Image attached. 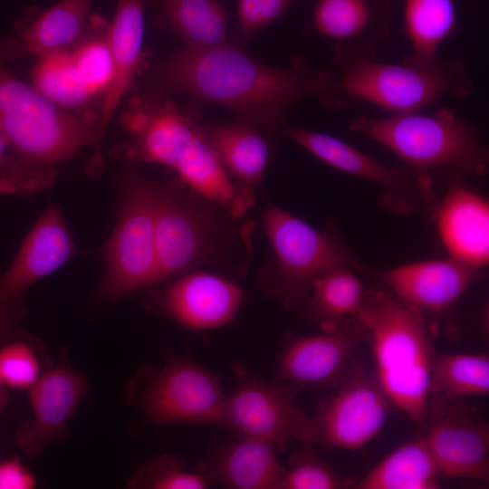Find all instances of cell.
Instances as JSON below:
<instances>
[{"label": "cell", "instance_id": "1", "mask_svg": "<svg viewBox=\"0 0 489 489\" xmlns=\"http://www.w3.org/2000/svg\"><path fill=\"white\" fill-rule=\"evenodd\" d=\"M153 78L164 91L220 104L237 121L270 134L279 133L287 110L304 97L315 96L326 107L343 106L334 73L312 70L302 57L289 67H272L228 43L184 48L162 62Z\"/></svg>", "mask_w": 489, "mask_h": 489}, {"label": "cell", "instance_id": "2", "mask_svg": "<svg viewBox=\"0 0 489 489\" xmlns=\"http://www.w3.org/2000/svg\"><path fill=\"white\" fill-rule=\"evenodd\" d=\"M256 224L177 177L158 182L156 283L193 271L243 277L253 256Z\"/></svg>", "mask_w": 489, "mask_h": 489}, {"label": "cell", "instance_id": "3", "mask_svg": "<svg viewBox=\"0 0 489 489\" xmlns=\"http://www.w3.org/2000/svg\"><path fill=\"white\" fill-rule=\"evenodd\" d=\"M96 125L97 118L53 103L0 61V128L7 141L0 195H34L53 186L57 166L93 145Z\"/></svg>", "mask_w": 489, "mask_h": 489}, {"label": "cell", "instance_id": "4", "mask_svg": "<svg viewBox=\"0 0 489 489\" xmlns=\"http://www.w3.org/2000/svg\"><path fill=\"white\" fill-rule=\"evenodd\" d=\"M360 315L369 328L379 384L392 405L426 427L434 355L424 314L379 289L367 290Z\"/></svg>", "mask_w": 489, "mask_h": 489}, {"label": "cell", "instance_id": "5", "mask_svg": "<svg viewBox=\"0 0 489 489\" xmlns=\"http://www.w3.org/2000/svg\"><path fill=\"white\" fill-rule=\"evenodd\" d=\"M333 60L344 105L364 101L398 114L420 110L447 95L464 99L474 90L466 67L455 59L438 58L423 66L394 64L378 59L376 44L336 43Z\"/></svg>", "mask_w": 489, "mask_h": 489}, {"label": "cell", "instance_id": "6", "mask_svg": "<svg viewBox=\"0 0 489 489\" xmlns=\"http://www.w3.org/2000/svg\"><path fill=\"white\" fill-rule=\"evenodd\" d=\"M350 129L379 143L428 178L441 171L483 176L487 169L489 150L480 130L449 109L431 114L417 110L382 118L360 116Z\"/></svg>", "mask_w": 489, "mask_h": 489}, {"label": "cell", "instance_id": "7", "mask_svg": "<svg viewBox=\"0 0 489 489\" xmlns=\"http://www.w3.org/2000/svg\"><path fill=\"white\" fill-rule=\"evenodd\" d=\"M262 223L272 254L258 272L260 289L287 311L301 312L313 281L333 268L369 272L337 234L316 229L274 204L264 208Z\"/></svg>", "mask_w": 489, "mask_h": 489}, {"label": "cell", "instance_id": "8", "mask_svg": "<svg viewBox=\"0 0 489 489\" xmlns=\"http://www.w3.org/2000/svg\"><path fill=\"white\" fill-rule=\"evenodd\" d=\"M119 209L114 230L103 247L104 272L99 297L118 299L156 284V215L158 182L144 177L133 166L115 183Z\"/></svg>", "mask_w": 489, "mask_h": 489}, {"label": "cell", "instance_id": "9", "mask_svg": "<svg viewBox=\"0 0 489 489\" xmlns=\"http://www.w3.org/2000/svg\"><path fill=\"white\" fill-rule=\"evenodd\" d=\"M126 395L149 424L223 427L227 396L221 379L189 360L171 356L160 369L140 368L129 382Z\"/></svg>", "mask_w": 489, "mask_h": 489}, {"label": "cell", "instance_id": "10", "mask_svg": "<svg viewBox=\"0 0 489 489\" xmlns=\"http://www.w3.org/2000/svg\"><path fill=\"white\" fill-rule=\"evenodd\" d=\"M235 379L226 397L223 427L260 439L284 450L293 442L319 444L314 417L295 401L300 387L279 380H265L235 360L231 364Z\"/></svg>", "mask_w": 489, "mask_h": 489}, {"label": "cell", "instance_id": "11", "mask_svg": "<svg viewBox=\"0 0 489 489\" xmlns=\"http://www.w3.org/2000/svg\"><path fill=\"white\" fill-rule=\"evenodd\" d=\"M279 133L327 165L378 187L379 206L392 214L430 212L436 202L433 179L408 167L384 164L341 139L287 122Z\"/></svg>", "mask_w": 489, "mask_h": 489}, {"label": "cell", "instance_id": "12", "mask_svg": "<svg viewBox=\"0 0 489 489\" xmlns=\"http://www.w3.org/2000/svg\"><path fill=\"white\" fill-rule=\"evenodd\" d=\"M76 252L61 210L49 206L0 275V336L17 328L26 317L25 294L29 289L58 270Z\"/></svg>", "mask_w": 489, "mask_h": 489}, {"label": "cell", "instance_id": "13", "mask_svg": "<svg viewBox=\"0 0 489 489\" xmlns=\"http://www.w3.org/2000/svg\"><path fill=\"white\" fill-rule=\"evenodd\" d=\"M430 396L426 442L440 475L489 483V426L463 398Z\"/></svg>", "mask_w": 489, "mask_h": 489}, {"label": "cell", "instance_id": "14", "mask_svg": "<svg viewBox=\"0 0 489 489\" xmlns=\"http://www.w3.org/2000/svg\"><path fill=\"white\" fill-rule=\"evenodd\" d=\"M336 392L314 416L319 444L330 448L357 450L382 429L391 404L376 377L360 362L351 363Z\"/></svg>", "mask_w": 489, "mask_h": 489}, {"label": "cell", "instance_id": "15", "mask_svg": "<svg viewBox=\"0 0 489 489\" xmlns=\"http://www.w3.org/2000/svg\"><path fill=\"white\" fill-rule=\"evenodd\" d=\"M90 391L85 375L72 368L67 354L60 356L27 390L32 417L15 431L19 449L35 458L49 447L67 441L69 422Z\"/></svg>", "mask_w": 489, "mask_h": 489}, {"label": "cell", "instance_id": "16", "mask_svg": "<svg viewBox=\"0 0 489 489\" xmlns=\"http://www.w3.org/2000/svg\"><path fill=\"white\" fill-rule=\"evenodd\" d=\"M369 340V328L360 314L321 334L295 338L280 356L276 379L302 389L337 385L355 352Z\"/></svg>", "mask_w": 489, "mask_h": 489}, {"label": "cell", "instance_id": "17", "mask_svg": "<svg viewBox=\"0 0 489 489\" xmlns=\"http://www.w3.org/2000/svg\"><path fill=\"white\" fill-rule=\"evenodd\" d=\"M129 133L130 161L165 165L172 169L199 137L200 126L171 100L158 96L133 99L121 116Z\"/></svg>", "mask_w": 489, "mask_h": 489}, {"label": "cell", "instance_id": "18", "mask_svg": "<svg viewBox=\"0 0 489 489\" xmlns=\"http://www.w3.org/2000/svg\"><path fill=\"white\" fill-rule=\"evenodd\" d=\"M146 0H116L113 21L109 25L112 53V76L102 96L97 116L96 138L85 171L97 177L103 169L102 141L108 125L122 98L130 90L144 63V5Z\"/></svg>", "mask_w": 489, "mask_h": 489}, {"label": "cell", "instance_id": "19", "mask_svg": "<svg viewBox=\"0 0 489 489\" xmlns=\"http://www.w3.org/2000/svg\"><path fill=\"white\" fill-rule=\"evenodd\" d=\"M482 273L483 268L449 256L371 273L386 290L422 314L449 310L481 279Z\"/></svg>", "mask_w": 489, "mask_h": 489}, {"label": "cell", "instance_id": "20", "mask_svg": "<svg viewBox=\"0 0 489 489\" xmlns=\"http://www.w3.org/2000/svg\"><path fill=\"white\" fill-rule=\"evenodd\" d=\"M244 301L232 279L209 271L183 274L158 296L159 311L186 330L224 327L235 318Z\"/></svg>", "mask_w": 489, "mask_h": 489}, {"label": "cell", "instance_id": "21", "mask_svg": "<svg viewBox=\"0 0 489 489\" xmlns=\"http://www.w3.org/2000/svg\"><path fill=\"white\" fill-rule=\"evenodd\" d=\"M450 174L444 197L430 211L435 226L449 257L483 268L489 260L488 202L462 179L464 174Z\"/></svg>", "mask_w": 489, "mask_h": 489}, {"label": "cell", "instance_id": "22", "mask_svg": "<svg viewBox=\"0 0 489 489\" xmlns=\"http://www.w3.org/2000/svg\"><path fill=\"white\" fill-rule=\"evenodd\" d=\"M93 0H61L38 14H28L15 35L0 41V61L72 47L84 34Z\"/></svg>", "mask_w": 489, "mask_h": 489}, {"label": "cell", "instance_id": "23", "mask_svg": "<svg viewBox=\"0 0 489 489\" xmlns=\"http://www.w3.org/2000/svg\"><path fill=\"white\" fill-rule=\"evenodd\" d=\"M276 447L265 441L242 436L214 449L201 465L210 484L231 489H279L285 468Z\"/></svg>", "mask_w": 489, "mask_h": 489}, {"label": "cell", "instance_id": "24", "mask_svg": "<svg viewBox=\"0 0 489 489\" xmlns=\"http://www.w3.org/2000/svg\"><path fill=\"white\" fill-rule=\"evenodd\" d=\"M200 129L223 167L236 183L252 189L261 185L269 148L257 129L239 121L206 124L200 126Z\"/></svg>", "mask_w": 489, "mask_h": 489}, {"label": "cell", "instance_id": "25", "mask_svg": "<svg viewBox=\"0 0 489 489\" xmlns=\"http://www.w3.org/2000/svg\"><path fill=\"white\" fill-rule=\"evenodd\" d=\"M359 273L342 266L321 274L312 283L300 313L319 324L321 331H330L345 319L359 315L367 292Z\"/></svg>", "mask_w": 489, "mask_h": 489}, {"label": "cell", "instance_id": "26", "mask_svg": "<svg viewBox=\"0 0 489 489\" xmlns=\"http://www.w3.org/2000/svg\"><path fill=\"white\" fill-rule=\"evenodd\" d=\"M439 471L424 436L405 443L372 468L359 489H436Z\"/></svg>", "mask_w": 489, "mask_h": 489}, {"label": "cell", "instance_id": "27", "mask_svg": "<svg viewBox=\"0 0 489 489\" xmlns=\"http://www.w3.org/2000/svg\"><path fill=\"white\" fill-rule=\"evenodd\" d=\"M453 0H405V33L411 53L405 63L423 66L438 59L437 52L455 27Z\"/></svg>", "mask_w": 489, "mask_h": 489}, {"label": "cell", "instance_id": "28", "mask_svg": "<svg viewBox=\"0 0 489 489\" xmlns=\"http://www.w3.org/2000/svg\"><path fill=\"white\" fill-rule=\"evenodd\" d=\"M168 24L185 48H212L227 43V17L218 0H159Z\"/></svg>", "mask_w": 489, "mask_h": 489}, {"label": "cell", "instance_id": "29", "mask_svg": "<svg viewBox=\"0 0 489 489\" xmlns=\"http://www.w3.org/2000/svg\"><path fill=\"white\" fill-rule=\"evenodd\" d=\"M313 24L321 35L342 44H376L388 34V27L376 22L369 0H317Z\"/></svg>", "mask_w": 489, "mask_h": 489}, {"label": "cell", "instance_id": "30", "mask_svg": "<svg viewBox=\"0 0 489 489\" xmlns=\"http://www.w3.org/2000/svg\"><path fill=\"white\" fill-rule=\"evenodd\" d=\"M32 86L47 100L66 110L82 107L92 98L78 72L70 49L38 56L32 71Z\"/></svg>", "mask_w": 489, "mask_h": 489}, {"label": "cell", "instance_id": "31", "mask_svg": "<svg viewBox=\"0 0 489 489\" xmlns=\"http://www.w3.org/2000/svg\"><path fill=\"white\" fill-rule=\"evenodd\" d=\"M431 392L448 397L485 395L489 392V357L485 353L434 356Z\"/></svg>", "mask_w": 489, "mask_h": 489}, {"label": "cell", "instance_id": "32", "mask_svg": "<svg viewBox=\"0 0 489 489\" xmlns=\"http://www.w3.org/2000/svg\"><path fill=\"white\" fill-rule=\"evenodd\" d=\"M70 50L87 90L92 97L103 96L112 76L109 24L101 16H91L84 34Z\"/></svg>", "mask_w": 489, "mask_h": 489}, {"label": "cell", "instance_id": "33", "mask_svg": "<svg viewBox=\"0 0 489 489\" xmlns=\"http://www.w3.org/2000/svg\"><path fill=\"white\" fill-rule=\"evenodd\" d=\"M0 383L8 388L28 390L42 371L38 340L19 327L0 336Z\"/></svg>", "mask_w": 489, "mask_h": 489}, {"label": "cell", "instance_id": "34", "mask_svg": "<svg viewBox=\"0 0 489 489\" xmlns=\"http://www.w3.org/2000/svg\"><path fill=\"white\" fill-rule=\"evenodd\" d=\"M127 484L134 489H204L210 484L202 473L187 470L175 455H162L143 464Z\"/></svg>", "mask_w": 489, "mask_h": 489}, {"label": "cell", "instance_id": "35", "mask_svg": "<svg viewBox=\"0 0 489 489\" xmlns=\"http://www.w3.org/2000/svg\"><path fill=\"white\" fill-rule=\"evenodd\" d=\"M351 484V479L340 475L322 461L309 446L291 455L279 489H339Z\"/></svg>", "mask_w": 489, "mask_h": 489}, {"label": "cell", "instance_id": "36", "mask_svg": "<svg viewBox=\"0 0 489 489\" xmlns=\"http://www.w3.org/2000/svg\"><path fill=\"white\" fill-rule=\"evenodd\" d=\"M292 0H236L238 39L247 42L265 26L281 18Z\"/></svg>", "mask_w": 489, "mask_h": 489}, {"label": "cell", "instance_id": "37", "mask_svg": "<svg viewBox=\"0 0 489 489\" xmlns=\"http://www.w3.org/2000/svg\"><path fill=\"white\" fill-rule=\"evenodd\" d=\"M36 477L18 457L0 461V489H32Z\"/></svg>", "mask_w": 489, "mask_h": 489}, {"label": "cell", "instance_id": "38", "mask_svg": "<svg viewBox=\"0 0 489 489\" xmlns=\"http://www.w3.org/2000/svg\"><path fill=\"white\" fill-rule=\"evenodd\" d=\"M7 155V141L0 128V170Z\"/></svg>", "mask_w": 489, "mask_h": 489}, {"label": "cell", "instance_id": "39", "mask_svg": "<svg viewBox=\"0 0 489 489\" xmlns=\"http://www.w3.org/2000/svg\"><path fill=\"white\" fill-rule=\"evenodd\" d=\"M8 402L7 388L0 383V413H2Z\"/></svg>", "mask_w": 489, "mask_h": 489}]
</instances>
